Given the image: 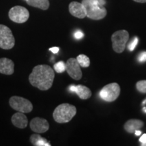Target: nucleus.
Returning <instances> with one entry per match:
<instances>
[{
  "label": "nucleus",
  "instance_id": "f257e3e1",
  "mask_svg": "<svg viewBox=\"0 0 146 146\" xmlns=\"http://www.w3.org/2000/svg\"><path fill=\"white\" fill-rule=\"evenodd\" d=\"M55 73L52 67L46 64L37 65L33 69L29 80L32 86L41 91H47L52 87Z\"/></svg>",
  "mask_w": 146,
  "mask_h": 146
},
{
  "label": "nucleus",
  "instance_id": "f03ea898",
  "mask_svg": "<svg viewBox=\"0 0 146 146\" xmlns=\"http://www.w3.org/2000/svg\"><path fill=\"white\" fill-rule=\"evenodd\" d=\"M76 114L74 106L69 104H62L58 106L53 113V117L58 123H66L70 122Z\"/></svg>",
  "mask_w": 146,
  "mask_h": 146
},
{
  "label": "nucleus",
  "instance_id": "7ed1b4c3",
  "mask_svg": "<svg viewBox=\"0 0 146 146\" xmlns=\"http://www.w3.org/2000/svg\"><path fill=\"white\" fill-rule=\"evenodd\" d=\"M81 3L86 10L87 16L90 19L99 21L106 16V9L100 5L98 0H83Z\"/></svg>",
  "mask_w": 146,
  "mask_h": 146
},
{
  "label": "nucleus",
  "instance_id": "20e7f679",
  "mask_svg": "<svg viewBox=\"0 0 146 146\" xmlns=\"http://www.w3.org/2000/svg\"><path fill=\"white\" fill-rule=\"evenodd\" d=\"M111 39L113 50L118 54H120L125 51L126 44L129 39V34L126 30L118 31L112 34Z\"/></svg>",
  "mask_w": 146,
  "mask_h": 146
},
{
  "label": "nucleus",
  "instance_id": "39448f33",
  "mask_svg": "<svg viewBox=\"0 0 146 146\" xmlns=\"http://www.w3.org/2000/svg\"><path fill=\"white\" fill-rule=\"evenodd\" d=\"M15 45V39L10 29L5 25H0V48L11 50Z\"/></svg>",
  "mask_w": 146,
  "mask_h": 146
},
{
  "label": "nucleus",
  "instance_id": "423d86ee",
  "mask_svg": "<svg viewBox=\"0 0 146 146\" xmlns=\"http://www.w3.org/2000/svg\"><path fill=\"white\" fill-rule=\"evenodd\" d=\"M10 107L16 111L23 113H29L33 109V106L29 100L23 97L12 96L9 100Z\"/></svg>",
  "mask_w": 146,
  "mask_h": 146
},
{
  "label": "nucleus",
  "instance_id": "0eeeda50",
  "mask_svg": "<svg viewBox=\"0 0 146 146\" xmlns=\"http://www.w3.org/2000/svg\"><path fill=\"white\" fill-rule=\"evenodd\" d=\"M120 87L118 83H112L108 84L102 89L100 96L106 102H112L116 100L119 96Z\"/></svg>",
  "mask_w": 146,
  "mask_h": 146
},
{
  "label": "nucleus",
  "instance_id": "6e6552de",
  "mask_svg": "<svg viewBox=\"0 0 146 146\" xmlns=\"http://www.w3.org/2000/svg\"><path fill=\"white\" fill-rule=\"evenodd\" d=\"M8 16L12 21L16 23L21 24L28 21L29 12L26 8L21 5H16L9 11Z\"/></svg>",
  "mask_w": 146,
  "mask_h": 146
},
{
  "label": "nucleus",
  "instance_id": "1a4fd4ad",
  "mask_svg": "<svg viewBox=\"0 0 146 146\" xmlns=\"http://www.w3.org/2000/svg\"><path fill=\"white\" fill-rule=\"evenodd\" d=\"M81 67L76 58H71L66 62V70L67 73L71 78L76 81L80 80L83 76Z\"/></svg>",
  "mask_w": 146,
  "mask_h": 146
},
{
  "label": "nucleus",
  "instance_id": "9d476101",
  "mask_svg": "<svg viewBox=\"0 0 146 146\" xmlns=\"http://www.w3.org/2000/svg\"><path fill=\"white\" fill-rule=\"evenodd\" d=\"M31 129L35 133H44L50 129V125L45 118L35 117L30 122Z\"/></svg>",
  "mask_w": 146,
  "mask_h": 146
},
{
  "label": "nucleus",
  "instance_id": "9b49d317",
  "mask_svg": "<svg viewBox=\"0 0 146 146\" xmlns=\"http://www.w3.org/2000/svg\"><path fill=\"white\" fill-rule=\"evenodd\" d=\"M68 10L71 15L76 18L83 19L87 16L86 10L82 3L72 1L69 4Z\"/></svg>",
  "mask_w": 146,
  "mask_h": 146
},
{
  "label": "nucleus",
  "instance_id": "f8f14e48",
  "mask_svg": "<svg viewBox=\"0 0 146 146\" xmlns=\"http://www.w3.org/2000/svg\"><path fill=\"white\" fill-rule=\"evenodd\" d=\"M14 72V63L7 58H0V73L5 75H11Z\"/></svg>",
  "mask_w": 146,
  "mask_h": 146
},
{
  "label": "nucleus",
  "instance_id": "ddd939ff",
  "mask_svg": "<svg viewBox=\"0 0 146 146\" xmlns=\"http://www.w3.org/2000/svg\"><path fill=\"white\" fill-rule=\"evenodd\" d=\"M12 123L18 129H25L28 125V118L25 113L18 112L12 116Z\"/></svg>",
  "mask_w": 146,
  "mask_h": 146
},
{
  "label": "nucleus",
  "instance_id": "4468645a",
  "mask_svg": "<svg viewBox=\"0 0 146 146\" xmlns=\"http://www.w3.org/2000/svg\"><path fill=\"white\" fill-rule=\"evenodd\" d=\"M144 125L143 122L137 119H131L129 120L125 123L124 128L127 132L129 133H133L135 131L143 127Z\"/></svg>",
  "mask_w": 146,
  "mask_h": 146
},
{
  "label": "nucleus",
  "instance_id": "2eb2a0df",
  "mask_svg": "<svg viewBox=\"0 0 146 146\" xmlns=\"http://www.w3.org/2000/svg\"><path fill=\"white\" fill-rule=\"evenodd\" d=\"M27 3L32 7L47 10L50 7L49 0H27Z\"/></svg>",
  "mask_w": 146,
  "mask_h": 146
},
{
  "label": "nucleus",
  "instance_id": "dca6fc26",
  "mask_svg": "<svg viewBox=\"0 0 146 146\" xmlns=\"http://www.w3.org/2000/svg\"><path fill=\"white\" fill-rule=\"evenodd\" d=\"M75 93L81 100L89 99L91 96V91L89 88L84 85H76Z\"/></svg>",
  "mask_w": 146,
  "mask_h": 146
},
{
  "label": "nucleus",
  "instance_id": "f3484780",
  "mask_svg": "<svg viewBox=\"0 0 146 146\" xmlns=\"http://www.w3.org/2000/svg\"><path fill=\"white\" fill-rule=\"evenodd\" d=\"M30 141L35 146H50L51 144L38 134H33L30 137Z\"/></svg>",
  "mask_w": 146,
  "mask_h": 146
},
{
  "label": "nucleus",
  "instance_id": "a211bd4d",
  "mask_svg": "<svg viewBox=\"0 0 146 146\" xmlns=\"http://www.w3.org/2000/svg\"><path fill=\"white\" fill-rule=\"evenodd\" d=\"M76 60H77L80 66L83 68H87L90 65V60L87 56L84 54L78 55L76 57Z\"/></svg>",
  "mask_w": 146,
  "mask_h": 146
},
{
  "label": "nucleus",
  "instance_id": "6ab92c4d",
  "mask_svg": "<svg viewBox=\"0 0 146 146\" xmlns=\"http://www.w3.org/2000/svg\"><path fill=\"white\" fill-rule=\"evenodd\" d=\"M55 71L58 73H62L66 70V63L63 61H60L54 65Z\"/></svg>",
  "mask_w": 146,
  "mask_h": 146
},
{
  "label": "nucleus",
  "instance_id": "aec40b11",
  "mask_svg": "<svg viewBox=\"0 0 146 146\" xmlns=\"http://www.w3.org/2000/svg\"><path fill=\"white\" fill-rule=\"evenodd\" d=\"M136 88L140 93L146 94V80L137 82L136 84Z\"/></svg>",
  "mask_w": 146,
  "mask_h": 146
},
{
  "label": "nucleus",
  "instance_id": "412c9836",
  "mask_svg": "<svg viewBox=\"0 0 146 146\" xmlns=\"http://www.w3.org/2000/svg\"><path fill=\"white\" fill-rule=\"evenodd\" d=\"M138 41V38L137 37V36L133 38V39L129 43V45H128V50L130 51V52H133V51L135 50V48L136 47L137 45Z\"/></svg>",
  "mask_w": 146,
  "mask_h": 146
},
{
  "label": "nucleus",
  "instance_id": "4be33fe9",
  "mask_svg": "<svg viewBox=\"0 0 146 146\" xmlns=\"http://www.w3.org/2000/svg\"><path fill=\"white\" fill-rule=\"evenodd\" d=\"M137 60L139 62H146V52L140 53L138 56Z\"/></svg>",
  "mask_w": 146,
  "mask_h": 146
},
{
  "label": "nucleus",
  "instance_id": "5701e85b",
  "mask_svg": "<svg viewBox=\"0 0 146 146\" xmlns=\"http://www.w3.org/2000/svg\"><path fill=\"white\" fill-rule=\"evenodd\" d=\"M83 36H84V34H83V33L81 31H76L75 33H74V38L77 40L81 39L83 37Z\"/></svg>",
  "mask_w": 146,
  "mask_h": 146
},
{
  "label": "nucleus",
  "instance_id": "b1692460",
  "mask_svg": "<svg viewBox=\"0 0 146 146\" xmlns=\"http://www.w3.org/2000/svg\"><path fill=\"white\" fill-rule=\"evenodd\" d=\"M49 50H50V52H52V53H54V54H57V53L59 52L60 48L58 47H51V48L49 49Z\"/></svg>",
  "mask_w": 146,
  "mask_h": 146
},
{
  "label": "nucleus",
  "instance_id": "393cba45",
  "mask_svg": "<svg viewBox=\"0 0 146 146\" xmlns=\"http://www.w3.org/2000/svg\"><path fill=\"white\" fill-rule=\"evenodd\" d=\"M139 141L141 142L142 143H144L146 142V134H143V135L141 137V138L139 139Z\"/></svg>",
  "mask_w": 146,
  "mask_h": 146
},
{
  "label": "nucleus",
  "instance_id": "a878e982",
  "mask_svg": "<svg viewBox=\"0 0 146 146\" xmlns=\"http://www.w3.org/2000/svg\"><path fill=\"white\" fill-rule=\"evenodd\" d=\"M76 87V85H70V86L69 87V90H70V91H72V92L75 93Z\"/></svg>",
  "mask_w": 146,
  "mask_h": 146
},
{
  "label": "nucleus",
  "instance_id": "bb28decb",
  "mask_svg": "<svg viewBox=\"0 0 146 146\" xmlns=\"http://www.w3.org/2000/svg\"><path fill=\"white\" fill-rule=\"evenodd\" d=\"M98 2H99V4L101 6H104V5L106 3L105 0H98Z\"/></svg>",
  "mask_w": 146,
  "mask_h": 146
},
{
  "label": "nucleus",
  "instance_id": "cd10ccee",
  "mask_svg": "<svg viewBox=\"0 0 146 146\" xmlns=\"http://www.w3.org/2000/svg\"><path fill=\"white\" fill-rule=\"evenodd\" d=\"M135 135H137V136L141 135V131H139V130H137V131H135Z\"/></svg>",
  "mask_w": 146,
  "mask_h": 146
},
{
  "label": "nucleus",
  "instance_id": "c85d7f7f",
  "mask_svg": "<svg viewBox=\"0 0 146 146\" xmlns=\"http://www.w3.org/2000/svg\"><path fill=\"white\" fill-rule=\"evenodd\" d=\"M133 1L137 3H146V0H133Z\"/></svg>",
  "mask_w": 146,
  "mask_h": 146
},
{
  "label": "nucleus",
  "instance_id": "c756f323",
  "mask_svg": "<svg viewBox=\"0 0 146 146\" xmlns=\"http://www.w3.org/2000/svg\"><path fill=\"white\" fill-rule=\"evenodd\" d=\"M145 104H146V99H145V100H144V101L143 102V103H142V104H143V105H145Z\"/></svg>",
  "mask_w": 146,
  "mask_h": 146
},
{
  "label": "nucleus",
  "instance_id": "7c9ffc66",
  "mask_svg": "<svg viewBox=\"0 0 146 146\" xmlns=\"http://www.w3.org/2000/svg\"><path fill=\"white\" fill-rule=\"evenodd\" d=\"M143 110L144 111V112H145V113H146V108L145 107H144L143 108Z\"/></svg>",
  "mask_w": 146,
  "mask_h": 146
},
{
  "label": "nucleus",
  "instance_id": "2f4dec72",
  "mask_svg": "<svg viewBox=\"0 0 146 146\" xmlns=\"http://www.w3.org/2000/svg\"><path fill=\"white\" fill-rule=\"evenodd\" d=\"M141 145L142 146H146V142H145V143H142Z\"/></svg>",
  "mask_w": 146,
  "mask_h": 146
},
{
  "label": "nucleus",
  "instance_id": "473e14b6",
  "mask_svg": "<svg viewBox=\"0 0 146 146\" xmlns=\"http://www.w3.org/2000/svg\"><path fill=\"white\" fill-rule=\"evenodd\" d=\"M26 1H27V0H26Z\"/></svg>",
  "mask_w": 146,
  "mask_h": 146
}]
</instances>
